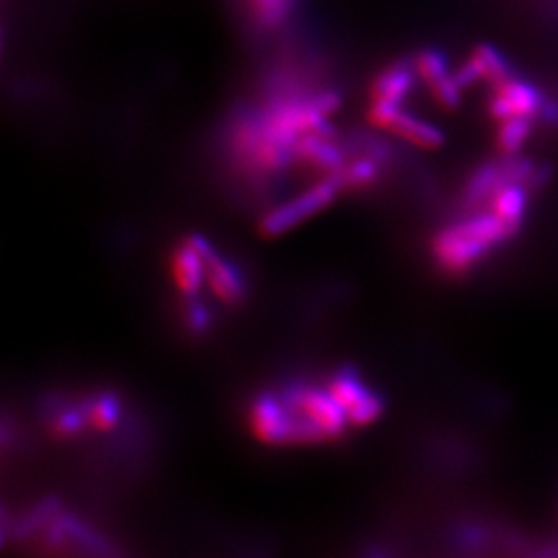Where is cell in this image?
<instances>
[{
    "label": "cell",
    "instance_id": "cell-1",
    "mask_svg": "<svg viewBox=\"0 0 558 558\" xmlns=\"http://www.w3.org/2000/svg\"><path fill=\"white\" fill-rule=\"evenodd\" d=\"M291 418V445H320L342 439L349 419L324 385L295 383L280 396Z\"/></svg>",
    "mask_w": 558,
    "mask_h": 558
},
{
    "label": "cell",
    "instance_id": "cell-2",
    "mask_svg": "<svg viewBox=\"0 0 558 558\" xmlns=\"http://www.w3.org/2000/svg\"><path fill=\"white\" fill-rule=\"evenodd\" d=\"M340 194L342 188L338 185L335 176L322 177L315 185L306 188L302 194L280 203L264 215L259 223V232L264 239L280 237L320 214L327 206L333 205Z\"/></svg>",
    "mask_w": 558,
    "mask_h": 558
},
{
    "label": "cell",
    "instance_id": "cell-3",
    "mask_svg": "<svg viewBox=\"0 0 558 558\" xmlns=\"http://www.w3.org/2000/svg\"><path fill=\"white\" fill-rule=\"evenodd\" d=\"M186 241L196 248L203 259L205 286L214 295L215 300L228 307L242 304L246 298V282L242 279L241 271L233 266V262L217 252L212 242L203 235L192 233L186 237Z\"/></svg>",
    "mask_w": 558,
    "mask_h": 558
},
{
    "label": "cell",
    "instance_id": "cell-4",
    "mask_svg": "<svg viewBox=\"0 0 558 558\" xmlns=\"http://www.w3.org/2000/svg\"><path fill=\"white\" fill-rule=\"evenodd\" d=\"M490 242L477 237L466 228L465 223L448 226L438 233L434 241V255L439 264L452 273H463L486 257L492 250Z\"/></svg>",
    "mask_w": 558,
    "mask_h": 558
},
{
    "label": "cell",
    "instance_id": "cell-5",
    "mask_svg": "<svg viewBox=\"0 0 558 558\" xmlns=\"http://www.w3.org/2000/svg\"><path fill=\"white\" fill-rule=\"evenodd\" d=\"M248 430L262 445H291V418L280 396L262 394L248 407Z\"/></svg>",
    "mask_w": 558,
    "mask_h": 558
},
{
    "label": "cell",
    "instance_id": "cell-6",
    "mask_svg": "<svg viewBox=\"0 0 558 558\" xmlns=\"http://www.w3.org/2000/svg\"><path fill=\"white\" fill-rule=\"evenodd\" d=\"M349 154L335 140V134L307 132L295 147V165L318 172L320 176H333L344 167Z\"/></svg>",
    "mask_w": 558,
    "mask_h": 558
},
{
    "label": "cell",
    "instance_id": "cell-7",
    "mask_svg": "<svg viewBox=\"0 0 558 558\" xmlns=\"http://www.w3.org/2000/svg\"><path fill=\"white\" fill-rule=\"evenodd\" d=\"M168 271L179 297L183 300L199 298L201 289L205 288V264L196 248L186 239L177 244L170 255Z\"/></svg>",
    "mask_w": 558,
    "mask_h": 558
},
{
    "label": "cell",
    "instance_id": "cell-8",
    "mask_svg": "<svg viewBox=\"0 0 558 558\" xmlns=\"http://www.w3.org/2000/svg\"><path fill=\"white\" fill-rule=\"evenodd\" d=\"M418 69L414 60H400L380 71L371 85V102H387L403 105L405 98L412 93Z\"/></svg>",
    "mask_w": 558,
    "mask_h": 558
},
{
    "label": "cell",
    "instance_id": "cell-9",
    "mask_svg": "<svg viewBox=\"0 0 558 558\" xmlns=\"http://www.w3.org/2000/svg\"><path fill=\"white\" fill-rule=\"evenodd\" d=\"M385 131L392 132L394 136L409 141L421 149H438L445 143V134L438 125L403 109L396 112V116L392 118Z\"/></svg>",
    "mask_w": 558,
    "mask_h": 558
},
{
    "label": "cell",
    "instance_id": "cell-10",
    "mask_svg": "<svg viewBox=\"0 0 558 558\" xmlns=\"http://www.w3.org/2000/svg\"><path fill=\"white\" fill-rule=\"evenodd\" d=\"M383 165L385 163H382L380 159L374 158V156L362 150L360 158L347 159L344 167L340 168L333 176L336 177L338 185L342 188V194L344 192H360V190H365V188L374 185L380 179Z\"/></svg>",
    "mask_w": 558,
    "mask_h": 558
},
{
    "label": "cell",
    "instance_id": "cell-11",
    "mask_svg": "<svg viewBox=\"0 0 558 558\" xmlns=\"http://www.w3.org/2000/svg\"><path fill=\"white\" fill-rule=\"evenodd\" d=\"M85 414L87 430L96 434H109L116 430L121 421V401L111 394V392H100L96 396H91L82 405Z\"/></svg>",
    "mask_w": 558,
    "mask_h": 558
},
{
    "label": "cell",
    "instance_id": "cell-12",
    "mask_svg": "<svg viewBox=\"0 0 558 558\" xmlns=\"http://www.w3.org/2000/svg\"><path fill=\"white\" fill-rule=\"evenodd\" d=\"M493 91L503 94L504 98L512 103L513 111L517 116L535 118L546 100V96L537 85L526 82L519 76H513L508 82L493 87Z\"/></svg>",
    "mask_w": 558,
    "mask_h": 558
},
{
    "label": "cell",
    "instance_id": "cell-13",
    "mask_svg": "<svg viewBox=\"0 0 558 558\" xmlns=\"http://www.w3.org/2000/svg\"><path fill=\"white\" fill-rule=\"evenodd\" d=\"M324 387H326L327 394L345 410V414L354 409L371 392L365 387L358 372L347 371V369L333 372L327 378Z\"/></svg>",
    "mask_w": 558,
    "mask_h": 558
},
{
    "label": "cell",
    "instance_id": "cell-14",
    "mask_svg": "<svg viewBox=\"0 0 558 558\" xmlns=\"http://www.w3.org/2000/svg\"><path fill=\"white\" fill-rule=\"evenodd\" d=\"M528 206V192L522 183H504L492 196V212L513 228H521Z\"/></svg>",
    "mask_w": 558,
    "mask_h": 558
},
{
    "label": "cell",
    "instance_id": "cell-15",
    "mask_svg": "<svg viewBox=\"0 0 558 558\" xmlns=\"http://www.w3.org/2000/svg\"><path fill=\"white\" fill-rule=\"evenodd\" d=\"M503 185V165L499 163H486L477 168L474 176L468 179L465 188V205L468 208L481 205L486 199H492L497 188Z\"/></svg>",
    "mask_w": 558,
    "mask_h": 558
},
{
    "label": "cell",
    "instance_id": "cell-16",
    "mask_svg": "<svg viewBox=\"0 0 558 558\" xmlns=\"http://www.w3.org/2000/svg\"><path fill=\"white\" fill-rule=\"evenodd\" d=\"M472 58L481 69L484 82H490L493 87L504 84L513 76H517L512 62L508 60V56L501 53L497 47L490 46V44H481L477 47Z\"/></svg>",
    "mask_w": 558,
    "mask_h": 558
},
{
    "label": "cell",
    "instance_id": "cell-17",
    "mask_svg": "<svg viewBox=\"0 0 558 558\" xmlns=\"http://www.w3.org/2000/svg\"><path fill=\"white\" fill-rule=\"evenodd\" d=\"M533 132V118L530 116H512L508 120L501 121L497 131V149L506 158H513L521 152L526 141L530 140Z\"/></svg>",
    "mask_w": 558,
    "mask_h": 558
},
{
    "label": "cell",
    "instance_id": "cell-18",
    "mask_svg": "<svg viewBox=\"0 0 558 558\" xmlns=\"http://www.w3.org/2000/svg\"><path fill=\"white\" fill-rule=\"evenodd\" d=\"M47 432L53 439L69 441L87 430L85 414L82 407H58L47 418Z\"/></svg>",
    "mask_w": 558,
    "mask_h": 558
},
{
    "label": "cell",
    "instance_id": "cell-19",
    "mask_svg": "<svg viewBox=\"0 0 558 558\" xmlns=\"http://www.w3.org/2000/svg\"><path fill=\"white\" fill-rule=\"evenodd\" d=\"M414 64L418 69L419 78L428 85V89L452 75L450 67H448L447 56L438 49L419 51V55L414 58Z\"/></svg>",
    "mask_w": 558,
    "mask_h": 558
},
{
    "label": "cell",
    "instance_id": "cell-20",
    "mask_svg": "<svg viewBox=\"0 0 558 558\" xmlns=\"http://www.w3.org/2000/svg\"><path fill=\"white\" fill-rule=\"evenodd\" d=\"M385 410L383 400L376 392H369L367 398H363L354 409L347 412V419L351 428L367 427L380 418Z\"/></svg>",
    "mask_w": 558,
    "mask_h": 558
},
{
    "label": "cell",
    "instance_id": "cell-21",
    "mask_svg": "<svg viewBox=\"0 0 558 558\" xmlns=\"http://www.w3.org/2000/svg\"><path fill=\"white\" fill-rule=\"evenodd\" d=\"M183 324H185L188 333L192 335H205L208 327L212 326V317L208 313L205 304L199 298L185 300L183 306Z\"/></svg>",
    "mask_w": 558,
    "mask_h": 558
}]
</instances>
